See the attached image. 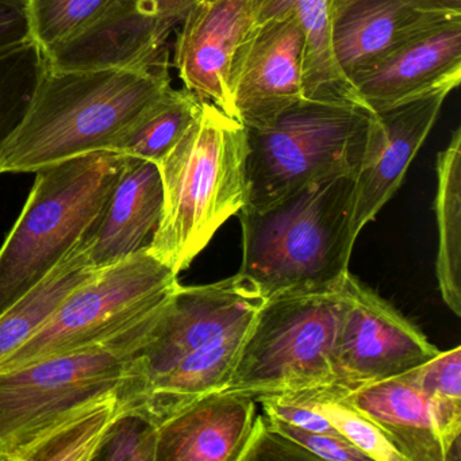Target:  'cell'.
Segmentation results:
<instances>
[{"mask_svg": "<svg viewBox=\"0 0 461 461\" xmlns=\"http://www.w3.org/2000/svg\"><path fill=\"white\" fill-rule=\"evenodd\" d=\"M339 285L266 299L225 390L258 399L334 384Z\"/></svg>", "mask_w": 461, "mask_h": 461, "instance_id": "8992f818", "label": "cell"}, {"mask_svg": "<svg viewBox=\"0 0 461 461\" xmlns=\"http://www.w3.org/2000/svg\"><path fill=\"white\" fill-rule=\"evenodd\" d=\"M113 0H29L32 40L50 52L90 28Z\"/></svg>", "mask_w": 461, "mask_h": 461, "instance_id": "83f0119b", "label": "cell"}, {"mask_svg": "<svg viewBox=\"0 0 461 461\" xmlns=\"http://www.w3.org/2000/svg\"><path fill=\"white\" fill-rule=\"evenodd\" d=\"M160 169L153 161L126 156L122 172L93 231L96 268L149 249L163 212Z\"/></svg>", "mask_w": 461, "mask_h": 461, "instance_id": "d6986e66", "label": "cell"}, {"mask_svg": "<svg viewBox=\"0 0 461 461\" xmlns=\"http://www.w3.org/2000/svg\"><path fill=\"white\" fill-rule=\"evenodd\" d=\"M315 460L303 447L271 428L266 417H258L255 430L245 447L241 461L252 460Z\"/></svg>", "mask_w": 461, "mask_h": 461, "instance_id": "1f68e13d", "label": "cell"}, {"mask_svg": "<svg viewBox=\"0 0 461 461\" xmlns=\"http://www.w3.org/2000/svg\"><path fill=\"white\" fill-rule=\"evenodd\" d=\"M179 26L174 67L183 87L236 120L234 75L258 26L255 0H196Z\"/></svg>", "mask_w": 461, "mask_h": 461, "instance_id": "7c38bea8", "label": "cell"}, {"mask_svg": "<svg viewBox=\"0 0 461 461\" xmlns=\"http://www.w3.org/2000/svg\"><path fill=\"white\" fill-rule=\"evenodd\" d=\"M437 191L434 198L438 248L436 276L442 301L461 315V128L436 158Z\"/></svg>", "mask_w": 461, "mask_h": 461, "instance_id": "603a6c76", "label": "cell"}, {"mask_svg": "<svg viewBox=\"0 0 461 461\" xmlns=\"http://www.w3.org/2000/svg\"><path fill=\"white\" fill-rule=\"evenodd\" d=\"M202 102L191 91L169 88L120 140L114 152L160 163L195 122Z\"/></svg>", "mask_w": 461, "mask_h": 461, "instance_id": "484cf974", "label": "cell"}, {"mask_svg": "<svg viewBox=\"0 0 461 461\" xmlns=\"http://www.w3.org/2000/svg\"><path fill=\"white\" fill-rule=\"evenodd\" d=\"M461 18V9L426 0H356L333 20L334 55L348 77L415 37Z\"/></svg>", "mask_w": 461, "mask_h": 461, "instance_id": "e0dca14e", "label": "cell"}, {"mask_svg": "<svg viewBox=\"0 0 461 461\" xmlns=\"http://www.w3.org/2000/svg\"><path fill=\"white\" fill-rule=\"evenodd\" d=\"M248 129L202 102L195 122L158 163L160 225L148 252L182 274L248 202Z\"/></svg>", "mask_w": 461, "mask_h": 461, "instance_id": "3957f363", "label": "cell"}, {"mask_svg": "<svg viewBox=\"0 0 461 461\" xmlns=\"http://www.w3.org/2000/svg\"><path fill=\"white\" fill-rule=\"evenodd\" d=\"M171 87L169 66L53 68L44 61L25 118L0 152V175L114 152Z\"/></svg>", "mask_w": 461, "mask_h": 461, "instance_id": "6da1fadb", "label": "cell"}, {"mask_svg": "<svg viewBox=\"0 0 461 461\" xmlns=\"http://www.w3.org/2000/svg\"><path fill=\"white\" fill-rule=\"evenodd\" d=\"M447 98V94H436L369 114L363 153L353 174L356 237L401 187Z\"/></svg>", "mask_w": 461, "mask_h": 461, "instance_id": "5bb4252c", "label": "cell"}, {"mask_svg": "<svg viewBox=\"0 0 461 461\" xmlns=\"http://www.w3.org/2000/svg\"><path fill=\"white\" fill-rule=\"evenodd\" d=\"M196 0H113L90 28L44 53L53 68L169 66L172 32Z\"/></svg>", "mask_w": 461, "mask_h": 461, "instance_id": "30bf717a", "label": "cell"}, {"mask_svg": "<svg viewBox=\"0 0 461 461\" xmlns=\"http://www.w3.org/2000/svg\"><path fill=\"white\" fill-rule=\"evenodd\" d=\"M410 377L425 393L461 401V348L439 350L422 366L410 369Z\"/></svg>", "mask_w": 461, "mask_h": 461, "instance_id": "f546056e", "label": "cell"}, {"mask_svg": "<svg viewBox=\"0 0 461 461\" xmlns=\"http://www.w3.org/2000/svg\"><path fill=\"white\" fill-rule=\"evenodd\" d=\"M169 302L101 344L0 372V461H23L32 447L87 407L131 385L140 391V356Z\"/></svg>", "mask_w": 461, "mask_h": 461, "instance_id": "277c9868", "label": "cell"}, {"mask_svg": "<svg viewBox=\"0 0 461 461\" xmlns=\"http://www.w3.org/2000/svg\"><path fill=\"white\" fill-rule=\"evenodd\" d=\"M125 160L102 150L34 172L23 212L0 247V315L95 229Z\"/></svg>", "mask_w": 461, "mask_h": 461, "instance_id": "5b68a950", "label": "cell"}, {"mask_svg": "<svg viewBox=\"0 0 461 461\" xmlns=\"http://www.w3.org/2000/svg\"><path fill=\"white\" fill-rule=\"evenodd\" d=\"M129 393L131 388L69 418L32 447L23 461L95 460L113 423L129 411Z\"/></svg>", "mask_w": 461, "mask_h": 461, "instance_id": "cb8c5ba5", "label": "cell"}, {"mask_svg": "<svg viewBox=\"0 0 461 461\" xmlns=\"http://www.w3.org/2000/svg\"><path fill=\"white\" fill-rule=\"evenodd\" d=\"M44 68V53L31 40L0 55V152L25 118Z\"/></svg>", "mask_w": 461, "mask_h": 461, "instance_id": "4316f807", "label": "cell"}, {"mask_svg": "<svg viewBox=\"0 0 461 461\" xmlns=\"http://www.w3.org/2000/svg\"><path fill=\"white\" fill-rule=\"evenodd\" d=\"M158 430V425L141 412H122L110 428L95 460L156 461Z\"/></svg>", "mask_w": 461, "mask_h": 461, "instance_id": "f1b7e54d", "label": "cell"}, {"mask_svg": "<svg viewBox=\"0 0 461 461\" xmlns=\"http://www.w3.org/2000/svg\"><path fill=\"white\" fill-rule=\"evenodd\" d=\"M264 302L258 288L239 272L210 285H179L140 356L141 393L148 383L171 371L185 356L250 325Z\"/></svg>", "mask_w": 461, "mask_h": 461, "instance_id": "8fae6325", "label": "cell"}, {"mask_svg": "<svg viewBox=\"0 0 461 461\" xmlns=\"http://www.w3.org/2000/svg\"><path fill=\"white\" fill-rule=\"evenodd\" d=\"M350 80L374 112L449 95L461 80V18L415 37Z\"/></svg>", "mask_w": 461, "mask_h": 461, "instance_id": "2e32d148", "label": "cell"}, {"mask_svg": "<svg viewBox=\"0 0 461 461\" xmlns=\"http://www.w3.org/2000/svg\"><path fill=\"white\" fill-rule=\"evenodd\" d=\"M371 110L307 99L271 125L248 129V202L258 207L328 175L355 172Z\"/></svg>", "mask_w": 461, "mask_h": 461, "instance_id": "52a82bcc", "label": "cell"}, {"mask_svg": "<svg viewBox=\"0 0 461 461\" xmlns=\"http://www.w3.org/2000/svg\"><path fill=\"white\" fill-rule=\"evenodd\" d=\"M266 417L267 422L274 430L287 437L299 447H303L310 455L321 460L330 461H368L369 457L360 449L350 444L344 437L331 434L315 433L296 428L290 423L283 422L276 418Z\"/></svg>", "mask_w": 461, "mask_h": 461, "instance_id": "4dcf8cb0", "label": "cell"}, {"mask_svg": "<svg viewBox=\"0 0 461 461\" xmlns=\"http://www.w3.org/2000/svg\"><path fill=\"white\" fill-rule=\"evenodd\" d=\"M348 401L371 418L406 461H460L461 401L438 398L409 372L345 387Z\"/></svg>", "mask_w": 461, "mask_h": 461, "instance_id": "4fadbf2b", "label": "cell"}, {"mask_svg": "<svg viewBox=\"0 0 461 461\" xmlns=\"http://www.w3.org/2000/svg\"><path fill=\"white\" fill-rule=\"evenodd\" d=\"M256 422L252 396L209 393L158 425L156 461H241Z\"/></svg>", "mask_w": 461, "mask_h": 461, "instance_id": "ac0fdd59", "label": "cell"}, {"mask_svg": "<svg viewBox=\"0 0 461 461\" xmlns=\"http://www.w3.org/2000/svg\"><path fill=\"white\" fill-rule=\"evenodd\" d=\"M303 53V29L295 13L258 23L234 75V115L245 128H266L307 101Z\"/></svg>", "mask_w": 461, "mask_h": 461, "instance_id": "9a60e30c", "label": "cell"}, {"mask_svg": "<svg viewBox=\"0 0 461 461\" xmlns=\"http://www.w3.org/2000/svg\"><path fill=\"white\" fill-rule=\"evenodd\" d=\"M356 0H330V14L331 23L334 18L341 14L342 10L347 9L350 5L355 4ZM431 4L444 5L447 7H455V9H461V0H426Z\"/></svg>", "mask_w": 461, "mask_h": 461, "instance_id": "e575fe53", "label": "cell"}, {"mask_svg": "<svg viewBox=\"0 0 461 461\" xmlns=\"http://www.w3.org/2000/svg\"><path fill=\"white\" fill-rule=\"evenodd\" d=\"M31 40L29 0H0V55Z\"/></svg>", "mask_w": 461, "mask_h": 461, "instance_id": "836d02e7", "label": "cell"}, {"mask_svg": "<svg viewBox=\"0 0 461 461\" xmlns=\"http://www.w3.org/2000/svg\"><path fill=\"white\" fill-rule=\"evenodd\" d=\"M353 174L328 175L271 203L240 210L239 274L264 299L336 287L349 272L357 240L352 223Z\"/></svg>", "mask_w": 461, "mask_h": 461, "instance_id": "7a4b0ae2", "label": "cell"}, {"mask_svg": "<svg viewBox=\"0 0 461 461\" xmlns=\"http://www.w3.org/2000/svg\"><path fill=\"white\" fill-rule=\"evenodd\" d=\"M258 23L295 13L304 33L303 79L306 99L347 101L372 110L344 74L331 37L330 0H255Z\"/></svg>", "mask_w": 461, "mask_h": 461, "instance_id": "44dd1931", "label": "cell"}, {"mask_svg": "<svg viewBox=\"0 0 461 461\" xmlns=\"http://www.w3.org/2000/svg\"><path fill=\"white\" fill-rule=\"evenodd\" d=\"M250 326L204 345L148 383L131 411L141 412L158 428L198 399L225 390Z\"/></svg>", "mask_w": 461, "mask_h": 461, "instance_id": "ffe728a7", "label": "cell"}, {"mask_svg": "<svg viewBox=\"0 0 461 461\" xmlns=\"http://www.w3.org/2000/svg\"><path fill=\"white\" fill-rule=\"evenodd\" d=\"M268 396L320 412L339 431V436L368 456L369 460L406 461L387 434L348 401L344 385L339 383Z\"/></svg>", "mask_w": 461, "mask_h": 461, "instance_id": "d4e9b609", "label": "cell"}, {"mask_svg": "<svg viewBox=\"0 0 461 461\" xmlns=\"http://www.w3.org/2000/svg\"><path fill=\"white\" fill-rule=\"evenodd\" d=\"M438 352L393 304L347 272L333 347L336 383L355 387L398 376Z\"/></svg>", "mask_w": 461, "mask_h": 461, "instance_id": "9c48e42d", "label": "cell"}, {"mask_svg": "<svg viewBox=\"0 0 461 461\" xmlns=\"http://www.w3.org/2000/svg\"><path fill=\"white\" fill-rule=\"evenodd\" d=\"M177 276L148 250L99 268L34 336L0 361V372L77 352L128 330L171 301Z\"/></svg>", "mask_w": 461, "mask_h": 461, "instance_id": "ba28073f", "label": "cell"}, {"mask_svg": "<svg viewBox=\"0 0 461 461\" xmlns=\"http://www.w3.org/2000/svg\"><path fill=\"white\" fill-rule=\"evenodd\" d=\"M256 402H260L267 417L276 418V420L290 423L296 428L304 429V430L339 436V431L323 415L309 407L282 401L274 396H261V398L256 399Z\"/></svg>", "mask_w": 461, "mask_h": 461, "instance_id": "d6a6232c", "label": "cell"}, {"mask_svg": "<svg viewBox=\"0 0 461 461\" xmlns=\"http://www.w3.org/2000/svg\"><path fill=\"white\" fill-rule=\"evenodd\" d=\"M93 231L80 240L44 279L0 315V361L23 347L50 321L67 296L98 271L91 261Z\"/></svg>", "mask_w": 461, "mask_h": 461, "instance_id": "7402d4cb", "label": "cell"}]
</instances>
